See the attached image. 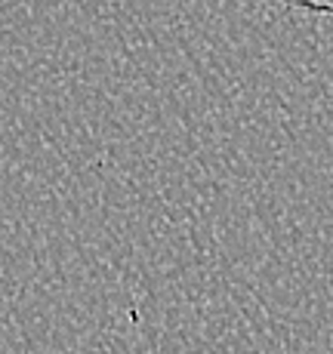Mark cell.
Returning a JSON list of instances; mask_svg holds the SVG:
<instances>
[{
  "label": "cell",
  "mask_w": 333,
  "mask_h": 354,
  "mask_svg": "<svg viewBox=\"0 0 333 354\" xmlns=\"http://www.w3.org/2000/svg\"><path fill=\"white\" fill-rule=\"evenodd\" d=\"M281 3L303 12H315V16H333V3H324V0H281Z\"/></svg>",
  "instance_id": "1"
}]
</instances>
